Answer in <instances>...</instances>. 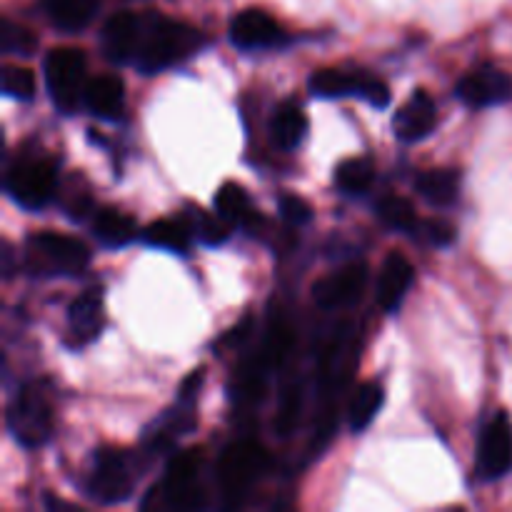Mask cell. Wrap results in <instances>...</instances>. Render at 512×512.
Here are the masks:
<instances>
[{
	"instance_id": "cell-29",
	"label": "cell",
	"mask_w": 512,
	"mask_h": 512,
	"mask_svg": "<svg viewBox=\"0 0 512 512\" xmlns=\"http://www.w3.org/2000/svg\"><path fill=\"white\" fill-rule=\"evenodd\" d=\"M0 85H3V93L15 100H33L35 90H38L35 75L28 68H20V65H5L3 75H0Z\"/></svg>"
},
{
	"instance_id": "cell-26",
	"label": "cell",
	"mask_w": 512,
	"mask_h": 512,
	"mask_svg": "<svg viewBox=\"0 0 512 512\" xmlns=\"http://www.w3.org/2000/svg\"><path fill=\"white\" fill-rule=\"evenodd\" d=\"M375 168L368 158H348L335 168V183L343 193L358 195L373 185Z\"/></svg>"
},
{
	"instance_id": "cell-32",
	"label": "cell",
	"mask_w": 512,
	"mask_h": 512,
	"mask_svg": "<svg viewBox=\"0 0 512 512\" xmlns=\"http://www.w3.org/2000/svg\"><path fill=\"white\" fill-rule=\"evenodd\" d=\"M415 233L423 235V238L428 240L430 245H435V248H448V245L455 243V228L448 220H423V223H418Z\"/></svg>"
},
{
	"instance_id": "cell-6",
	"label": "cell",
	"mask_w": 512,
	"mask_h": 512,
	"mask_svg": "<svg viewBox=\"0 0 512 512\" xmlns=\"http://www.w3.org/2000/svg\"><path fill=\"white\" fill-rule=\"evenodd\" d=\"M5 190L25 210H40L58 190V168L48 158H23L5 175Z\"/></svg>"
},
{
	"instance_id": "cell-13",
	"label": "cell",
	"mask_w": 512,
	"mask_h": 512,
	"mask_svg": "<svg viewBox=\"0 0 512 512\" xmlns=\"http://www.w3.org/2000/svg\"><path fill=\"white\" fill-rule=\"evenodd\" d=\"M365 283H368V265L350 263L320 278L313 285V298L325 310L348 308V305L358 303L365 290Z\"/></svg>"
},
{
	"instance_id": "cell-28",
	"label": "cell",
	"mask_w": 512,
	"mask_h": 512,
	"mask_svg": "<svg viewBox=\"0 0 512 512\" xmlns=\"http://www.w3.org/2000/svg\"><path fill=\"white\" fill-rule=\"evenodd\" d=\"M0 48H3L5 55H23V58H28L38 48V38L28 28H23V25L13 23V20H3Z\"/></svg>"
},
{
	"instance_id": "cell-19",
	"label": "cell",
	"mask_w": 512,
	"mask_h": 512,
	"mask_svg": "<svg viewBox=\"0 0 512 512\" xmlns=\"http://www.w3.org/2000/svg\"><path fill=\"white\" fill-rule=\"evenodd\" d=\"M305 133H308V118H305L303 108L295 100L280 103L270 118V140L275 148L290 153L303 143Z\"/></svg>"
},
{
	"instance_id": "cell-25",
	"label": "cell",
	"mask_w": 512,
	"mask_h": 512,
	"mask_svg": "<svg viewBox=\"0 0 512 512\" xmlns=\"http://www.w3.org/2000/svg\"><path fill=\"white\" fill-rule=\"evenodd\" d=\"M383 403H385L383 385L375 383V380L360 385V388L355 390L353 400H350V413H348L350 428H353L355 433L368 428V425L375 420V415L380 413Z\"/></svg>"
},
{
	"instance_id": "cell-21",
	"label": "cell",
	"mask_w": 512,
	"mask_h": 512,
	"mask_svg": "<svg viewBox=\"0 0 512 512\" xmlns=\"http://www.w3.org/2000/svg\"><path fill=\"white\" fill-rule=\"evenodd\" d=\"M93 235L105 248H123L140 235L133 215L118 208H100L93 218Z\"/></svg>"
},
{
	"instance_id": "cell-11",
	"label": "cell",
	"mask_w": 512,
	"mask_h": 512,
	"mask_svg": "<svg viewBox=\"0 0 512 512\" xmlns=\"http://www.w3.org/2000/svg\"><path fill=\"white\" fill-rule=\"evenodd\" d=\"M512 468V423L505 413H498L480 435L478 478L500 480Z\"/></svg>"
},
{
	"instance_id": "cell-14",
	"label": "cell",
	"mask_w": 512,
	"mask_h": 512,
	"mask_svg": "<svg viewBox=\"0 0 512 512\" xmlns=\"http://www.w3.org/2000/svg\"><path fill=\"white\" fill-rule=\"evenodd\" d=\"M103 325V288H90L80 293L68 308L70 345H75V348L90 345L103 333Z\"/></svg>"
},
{
	"instance_id": "cell-23",
	"label": "cell",
	"mask_w": 512,
	"mask_h": 512,
	"mask_svg": "<svg viewBox=\"0 0 512 512\" xmlns=\"http://www.w3.org/2000/svg\"><path fill=\"white\" fill-rule=\"evenodd\" d=\"M415 188L418 193L428 200L435 208H448L458 200L460 193V173L450 168H435L425 170V173L418 175L415 180Z\"/></svg>"
},
{
	"instance_id": "cell-10",
	"label": "cell",
	"mask_w": 512,
	"mask_h": 512,
	"mask_svg": "<svg viewBox=\"0 0 512 512\" xmlns=\"http://www.w3.org/2000/svg\"><path fill=\"white\" fill-rule=\"evenodd\" d=\"M458 98L468 108H493L512 98V75L493 63H483L470 70L455 88Z\"/></svg>"
},
{
	"instance_id": "cell-4",
	"label": "cell",
	"mask_w": 512,
	"mask_h": 512,
	"mask_svg": "<svg viewBox=\"0 0 512 512\" xmlns=\"http://www.w3.org/2000/svg\"><path fill=\"white\" fill-rule=\"evenodd\" d=\"M8 428L25 448H40L53 433V408L38 383L23 385L8 405Z\"/></svg>"
},
{
	"instance_id": "cell-20",
	"label": "cell",
	"mask_w": 512,
	"mask_h": 512,
	"mask_svg": "<svg viewBox=\"0 0 512 512\" xmlns=\"http://www.w3.org/2000/svg\"><path fill=\"white\" fill-rule=\"evenodd\" d=\"M45 15L60 33H80L98 15L100 0H43Z\"/></svg>"
},
{
	"instance_id": "cell-15",
	"label": "cell",
	"mask_w": 512,
	"mask_h": 512,
	"mask_svg": "<svg viewBox=\"0 0 512 512\" xmlns=\"http://www.w3.org/2000/svg\"><path fill=\"white\" fill-rule=\"evenodd\" d=\"M140 30H143V20L138 15H110L108 23L103 25V33H100V48H103L105 58L113 60V63H133L135 53H138Z\"/></svg>"
},
{
	"instance_id": "cell-12",
	"label": "cell",
	"mask_w": 512,
	"mask_h": 512,
	"mask_svg": "<svg viewBox=\"0 0 512 512\" xmlns=\"http://www.w3.org/2000/svg\"><path fill=\"white\" fill-rule=\"evenodd\" d=\"M230 40L240 50H265L288 43V33L270 13L260 8H248L235 15L230 23Z\"/></svg>"
},
{
	"instance_id": "cell-33",
	"label": "cell",
	"mask_w": 512,
	"mask_h": 512,
	"mask_svg": "<svg viewBox=\"0 0 512 512\" xmlns=\"http://www.w3.org/2000/svg\"><path fill=\"white\" fill-rule=\"evenodd\" d=\"M278 208L280 215L293 225H305L313 220V208H310L308 200L298 198V195H283L278 200Z\"/></svg>"
},
{
	"instance_id": "cell-8",
	"label": "cell",
	"mask_w": 512,
	"mask_h": 512,
	"mask_svg": "<svg viewBox=\"0 0 512 512\" xmlns=\"http://www.w3.org/2000/svg\"><path fill=\"white\" fill-rule=\"evenodd\" d=\"M200 450H185V453L175 455L170 460L168 470H165V480L155 490H150L153 495L163 498V503L168 508L175 510H195L203 503V490H200L198 478H200Z\"/></svg>"
},
{
	"instance_id": "cell-30",
	"label": "cell",
	"mask_w": 512,
	"mask_h": 512,
	"mask_svg": "<svg viewBox=\"0 0 512 512\" xmlns=\"http://www.w3.org/2000/svg\"><path fill=\"white\" fill-rule=\"evenodd\" d=\"M193 230L198 233V238L203 240L205 245H220L230 238V233H233V225H230L223 215H218V213L213 215V213H203V210H198V213H195V228Z\"/></svg>"
},
{
	"instance_id": "cell-9",
	"label": "cell",
	"mask_w": 512,
	"mask_h": 512,
	"mask_svg": "<svg viewBox=\"0 0 512 512\" xmlns=\"http://www.w3.org/2000/svg\"><path fill=\"white\" fill-rule=\"evenodd\" d=\"M268 468V453L253 440L233 443L220 458V485L228 498H240L248 493L260 475Z\"/></svg>"
},
{
	"instance_id": "cell-3",
	"label": "cell",
	"mask_w": 512,
	"mask_h": 512,
	"mask_svg": "<svg viewBox=\"0 0 512 512\" xmlns=\"http://www.w3.org/2000/svg\"><path fill=\"white\" fill-rule=\"evenodd\" d=\"M45 88L63 115H73L83 103L88 58L78 48H53L43 60Z\"/></svg>"
},
{
	"instance_id": "cell-31",
	"label": "cell",
	"mask_w": 512,
	"mask_h": 512,
	"mask_svg": "<svg viewBox=\"0 0 512 512\" xmlns=\"http://www.w3.org/2000/svg\"><path fill=\"white\" fill-rule=\"evenodd\" d=\"M293 345V330L280 320V323H273L268 330V338H265V363L268 365H278L280 360L285 358V353Z\"/></svg>"
},
{
	"instance_id": "cell-34",
	"label": "cell",
	"mask_w": 512,
	"mask_h": 512,
	"mask_svg": "<svg viewBox=\"0 0 512 512\" xmlns=\"http://www.w3.org/2000/svg\"><path fill=\"white\" fill-rule=\"evenodd\" d=\"M298 413H300V400H298V395L293 393L288 398V403H285L283 408H280V415H278V430H280V433L288 435L290 430H293Z\"/></svg>"
},
{
	"instance_id": "cell-35",
	"label": "cell",
	"mask_w": 512,
	"mask_h": 512,
	"mask_svg": "<svg viewBox=\"0 0 512 512\" xmlns=\"http://www.w3.org/2000/svg\"><path fill=\"white\" fill-rule=\"evenodd\" d=\"M250 325H253V318H245L243 323L235 325V328L230 330L228 338H225V343H238V340H243L245 335H248V328H250Z\"/></svg>"
},
{
	"instance_id": "cell-1",
	"label": "cell",
	"mask_w": 512,
	"mask_h": 512,
	"mask_svg": "<svg viewBox=\"0 0 512 512\" xmlns=\"http://www.w3.org/2000/svg\"><path fill=\"white\" fill-rule=\"evenodd\" d=\"M205 45V35L198 28L180 20L165 18V15H148L140 30L138 53H135V68L145 75L163 73L193 58Z\"/></svg>"
},
{
	"instance_id": "cell-18",
	"label": "cell",
	"mask_w": 512,
	"mask_h": 512,
	"mask_svg": "<svg viewBox=\"0 0 512 512\" xmlns=\"http://www.w3.org/2000/svg\"><path fill=\"white\" fill-rule=\"evenodd\" d=\"M83 105L103 120H120L125 108V85L118 75H98L85 83Z\"/></svg>"
},
{
	"instance_id": "cell-16",
	"label": "cell",
	"mask_w": 512,
	"mask_h": 512,
	"mask_svg": "<svg viewBox=\"0 0 512 512\" xmlns=\"http://www.w3.org/2000/svg\"><path fill=\"white\" fill-rule=\"evenodd\" d=\"M435 125H438V108L425 90H415L393 118V130L403 143H418L428 138Z\"/></svg>"
},
{
	"instance_id": "cell-7",
	"label": "cell",
	"mask_w": 512,
	"mask_h": 512,
	"mask_svg": "<svg viewBox=\"0 0 512 512\" xmlns=\"http://www.w3.org/2000/svg\"><path fill=\"white\" fill-rule=\"evenodd\" d=\"M85 493L100 505H118L133 493V470L118 450H95L93 468L85 480Z\"/></svg>"
},
{
	"instance_id": "cell-17",
	"label": "cell",
	"mask_w": 512,
	"mask_h": 512,
	"mask_svg": "<svg viewBox=\"0 0 512 512\" xmlns=\"http://www.w3.org/2000/svg\"><path fill=\"white\" fill-rule=\"evenodd\" d=\"M415 280V270L403 253H390L380 268L378 278V303L385 313H395L403 305L410 285Z\"/></svg>"
},
{
	"instance_id": "cell-22",
	"label": "cell",
	"mask_w": 512,
	"mask_h": 512,
	"mask_svg": "<svg viewBox=\"0 0 512 512\" xmlns=\"http://www.w3.org/2000/svg\"><path fill=\"white\" fill-rule=\"evenodd\" d=\"M215 213L223 215L230 225H240V228H253L260 223V215L255 213L253 200H250L248 190L238 183H223L215 193Z\"/></svg>"
},
{
	"instance_id": "cell-2",
	"label": "cell",
	"mask_w": 512,
	"mask_h": 512,
	"mask_svg": "<svg viewBox=\"0 0 512 512\" xmlns=\"http://www.w3.org/2000/svg\"><path fill=\"white\" fill-rule=\"evenodd\" d=\"M90 263L88 245L73 235L40 230L25 243V268L33 275H80Z\"/></svg>"
},
{
	"instance_id": "cell-5",
	"label": "cell",
	"mask_w": 512,
	"mask_h": 512,
	"mask_svg": "<svg viewBox=\"0 0 512 512\" xmlns=\"http://www.w3.org/2000/svg\"><path fill=\"white\" fill-rule=\"evenodd\" d=\"M308 88L318 98H348V95H360L373 108H385L390 103L388 83L370 75L368 70L358 68H320L310 75Z\"/></svg>"
},
{
	"instance_id": "cell-27",
	"label": "cell",
	"mask_w": 512,
	"mask_h": 512,
	"mask_svg": "<svg viewBox=\"0 0 512 512\" xmlns=\"http://www.w3.org/2000/svg\"><path fill=\"white\" fill-rule=\"evenodd\" d=\"M378 218L383 220L388 228L403 230V233H410L418 228V215H415V208L410 200L400 198V195H388L378 203Z\"/></svg>"
},
{
	"instance_id": "cell-24",
	"label": "cell",
	"mask_w": 512,
	"mask_h": 512,
	"mask_svg": "<svg viewBox=\"0 0 512 512\" xmlns=\"http://www.w3.org/2000/svg\"><path fill=\"white\" fill-rule=\"evenodd\" d=\"M140 235H143L145 243L153 245V248L170 250V253H188L193 228L178 218H163L153 220Z\"/></svg>"
}]
</instances>
